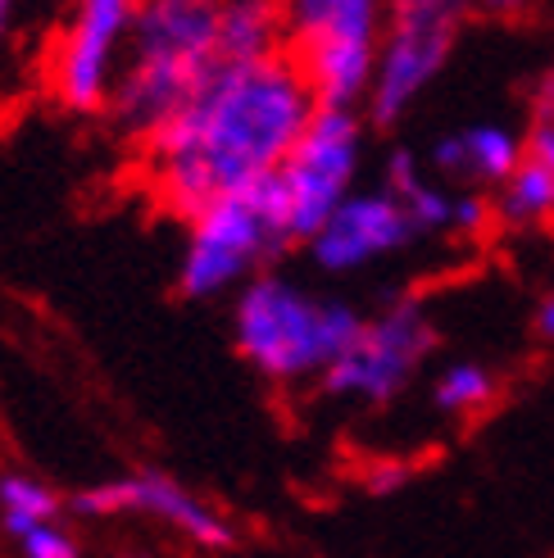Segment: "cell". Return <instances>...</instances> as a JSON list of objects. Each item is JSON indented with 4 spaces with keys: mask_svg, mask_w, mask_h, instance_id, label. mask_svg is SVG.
<instances>
[{
    "mask_svg": "<svg viewBox=\"0 0 554 558\" xmlns=\"http://www.w3.org/2000/svg\"><path fill=\"white\" fill-rule=\"evenodd\" d=\"M359 331L364 318L350 304H318L282 277H260L237 304V345L268 377L327 373Z\"/></svg>",
    "mask_w": 554,
    "mask_h": 558,
    "instance_id": "cell-3",
    "label": "cell"
},
{
    "mask_svg": "<svg viewBox=\"0 0 554 558\" xmlns=\"http://www.w3.org/2000/svg\"><path fill=\"white\" fill-rule=\"evenodd\" d=\"M277 37H282V14L273 5H228L224 10V37H218V54L228 64H260L273 60Z\"/></svg>",
    "mask_w": 554,
    "mask_h": 558,
    "instance_id": "cell-13",
    "label": "cell"
},
{
    "mask_svg": "<svg viewBox=\"0 0 554 558\" xmlns=\"http://www.w3.org/2000/svg\"><path fill=\"white\" fill-rule=\"evenodd\" d=\"M314 114L318 100L287 50L260 64L218 60L191 105L146 146L164 201L201 222L214 201L282 169Z\"/></svg>",
    "mask_w": 554,
    "mask_h": 558,
    "instance_id": "cell-1",
    "label": "cell"
},
{
    "mask_svg": "<svg viewBox=\"0 0 554 558\" xmlns=\"http://www.w3.org/2000/svg\"><path fill=\"white\" fill-rule=\"evenodd\" d=\"M495 214L505 222H518V228H528V222H550L554 218V173L532 159H522L518 173L505 182L501 201H495Z\"/></svg>",
    "mask_w": 554,
    "mask_h": 558,
    "instance_id": "cell-14",
    "label": "cell"
},
{
    "mask_svg": "<svg viewBox=\"0 0 554 558\" xmlns=\"http://www.w3.org/2000/svg\"><path fill=\"white\" fill-rule=\"evenodd\" d=\"M491 396H495V373L482 364H450L436 377V390H432L436 409H446V413H478L491 404Z\"/></svg>",
    "mask_w": 554,
    "mask_h": 558,
    "instance_id": "cell-16",
    "label": "cell"
},
{
    "mask_svg": "<svg viewBox=\"0 0 554 558\" xmlns=\"http://www.w3.org/2000/svg\"><path fill=\"white\" fill-rule=\"evenodd\" d=\"M405 477H409V468H405V463H377V468L369 472V490L386 495V490H396Z\"/></svg>",
    "mask_w": 554,
    "mask_h": 558,
    "instance_id": "cell-21",
    "label": "cell"
},
{
    "mask_svg": "<svg viewBox=\"0 0 554 558\" xmlns=\"http://www.w3.org/2000/svg\"><path fill=\"white\" fill-rule=\"evenodd\" d=\"M537 119H554V64L537 82Z\"/></svg>",
    "mask_w": 554,
    "mask_h": 558,
    "instance_id": "cell-23",
    "label": "cell"
},
{
    "mask_svg": "<svg viewBox=\"0 0 554 558\" xmlns=\"http://www.w3.org/2000/svg\"><path fill=\"white\" fill-rule=\"evenodd\" d=\"M522 159H532V163H541V169L554 173V119H537V123H532Z\"/></svg>",
    "mask_w": 554,
    "mask_h": 558,
    "instance_id": "cell-20",
    "label": "cell"
},
{
    "mask_svg": "<svg viewBox=\"0 0 554 558\" xmlns=\"http://www.w3.org/2000/svg\"><path fill=\"white\" fill-rule=\"evenodd\" d=\"M532 327H537V337H541L545 345H554V287L541 295L537 314H532Z\"/></svg>",
    "mask_w": 554,
    "mask_h": 558,
    "instance_id": "cell-22",
    "label": "cell"
},
{
    "mask_svg": "<svg viewBox=\"0 0 554 558\" xmlns=\"http://www.w3.org/2000/svg\"><path fill=\"white\" fill-rule=\"evenodd\" d=\"M287 245L291 241L268 228V218L251 201V191L224 195V201L209 205V214L196 222V232H191V250H186L178 287L186 300H205L214 291H224L232 277H241L251 264L277 259Z\"/></svg>",
    "mask_w": 554,
    "mask_h": 558,
    "instance_id": "cell-8",
    "label": "cell"
},
{
    "mask_svg": "<svg viewBox=\"0 0 554 558\" xmlns=\"http://www.w3.org/2000/svg\"><path fill=\"white\" fill-rule=\"evenodd\" d=\"M413 232L409 209L396 201L392 191H373V195H350V201L327 218V228L310 241L314 259L327 272H350L359 264H369L377 255H392L400 250Z\"/></svg>",
    "mask_w": 554,
    "mask_h": 558,
    "instance_id": "cell-10",
    "label": "cell"
},
{
    "mask_svg": "<svg viewBox=\"0 0 554 558\" xmlns=\"http://www.w3.org/2000/svg\"><path fill=\"white\" fill-rule=\"evenodd\" d=\"M224 10L196 0H159L132 19V64L109 96L119 136L155 142L218 69Z\"/></svg>",
    "mask_w": 554,
    "mask_h": 558,
    "instance_id": "cell-2",
    "label": "cell"
},
{
    "mask_svg": "<svg viewBox=\"0 0 554 558\" xmlns=\"http://www.w3.org/2000/svg\"><path fill=\"white\" fill-rule=\"evenodd\" d=\"M354 169H359V119L350 109H318L282 163L296 241H314L327 228V218L350 201L346 191L354 182Z\"/></svg>",
    "mask_w": 554,
    "mask_h": 558,
    "instance_id": "cell-6",
    "label": "cell"
},
{
    "mask_svg": "<svg viewBox=\"0 0 554 558\" xmlns=\"http://www.w3.org/2000/svg\"><path fill=\"white\" fill-rule=\"evenodd\" d=\"M5 23H10V5L0 0V37H5Z\"/></svg>",
    "mask_w": 554,
    "mask_h": 558,
    "instance_id": "cell-24",
    "label": "cell"
},
{
    "mask_svg": "<svg viewBox=\"0 0 554 558\" xmlns=\"http://www.w3.org/2000/svg\"><path fill=\"white\" fill-rule=\"evenodd\" d=\"M0 505H5V532L23 541L55 518L60 499H55L46 486L27 482V477H0Z\"/></svg>",
    "mask_w": 554,
    "mask_h": 558,
    "instance_id": "cell-15",
    "label": "cell"
},
{
    "mask_svg": "<svg viewBox=\"0 0 554 558\" xmlns=\"http://www.w3.org/2000/svg\"><path fill=\"white\" fill-rule=\"evenodd\" d=\"M495 218L486 195H455V228L459 232H486V222Z\"/></svg>",
    "mask_w": 554,
    "mask_h": 558,
    "instance_id": "cell-19",
    "label": "cell"
},
{
    "mask_svg": "<svg viewBox=\"0 0 554 558\" xmlns=\"http://www.w3.org/2000/svg\"><path fill=\"white\" fill-rule=\"evenodd\" d=\"M23 558H77V545L55 526H37L33 536H23Z\"/></svg>",
    "mask_w": 554,
    "mask_h": 558,
    "instance_id": "cell-18",
    "label": "cell"
},
{
    "mask_svg": "<svg viewBox=\"0 0 554 558\" xmlns=\"http://www.w3.org/2000/svg\"><path fill=\"white\" fill-rule=\"evenodd\" d=\"M73 513L82 518H109V513H128V509H142L155 513L164 522L182 526L191 541H201L209 549H228L232 545V526L224 518H214L201 499H191L178 482L159 477V472H142V477H123V482H109V486H92V490H77L73 499Z\"/></svg>",
    "mask_w": 554,
    "mask_h": 558,
    "instance_id": "cell-9",
    "label": "cell"
},
{
    "mask_svg": "<svg viewBox=\"0 0 554 558\" xmlns=\"http://www.w3.org/2000/svg\"><path fill=\"white\" fill-rule=\"evenodd\" d=\"M522 146L518 136L501 123H482L455 136H441L432 146V163L441 173H463V178H482V182H509L522 163Z\"/></svg>",
    "mask_w": 554,
    "mask_h": 558,
    "instance_id": "cell-12",
    "label": "cell"
},
{
    "mask_svg": "<svg viewBox=\"0 0 554 558\" xmlns=\"http://www.w3.org/2000/svg\"><path fill=\"white\" fill-rule=\"evenodd\" d=\"M432 341L436 331L427 314L413 300H400L382 318L364 323L359 341L323 373V390L327 396H359L369 404H386L405 390L413 368L427 359Z\"/></svg>",
    "mask_w": 554,
    "mask_h": 558,
    "instance_id": "cell-7",
    "label": "cell"
},
{
    "mask_svg": "<svg viewBox=\"0 0 554 558\" xmlns=\"http://www.w3.org/2000/svg\"><path fill=\"white\" fill-rule=\"evenodd\" d=\"M377 5L304 0L287 14V60L310 82L318 109H350L377 77Z\"/></svg>",
    "mask_w": 554,
    "mask_h": 558,
    "instance_id": "cell-4",
    "label": "cell"
},
{
    "mask_svg": "<svg viewBox=\"0 0 554 558\" xmlns=\"http://www.w3.org/2000/svg\"><path fill=\"white\" fill-rule=\"evenodd\" d=\"M132 5L123 0H87V5L77 10L69 37L60 46V100L69 109H82V114H92V109L105 105V73H109V54H115V41L119 33L132 23Z\"/></svg>",
    "mask_w": 554,
    "mask_h": 558,
    "instance_id": "cell-11",
    "label": "cell"
},
{
    "mask_svg": "<svg viewBox=\"0 0 554 558\" xmlns=\"http://www.w3.org/2000/svg\"><path fill=\"white\" fill-rule=\"evenodd\" d=\"M400 205L409 209V218H413V228H419V232H441V228H455V195L436 191V186H427V182L413 186Z\"/></svg>",
    "mask_w": 554,
    "mask_h": 558,
    "instance_id": "cell-17",
    "label": "cell"
},
{
    "mask_svg": "<svg viewBox=\"0 0 554 558\" xmlns=\"http://www.w3.org/2000/svg\"><path fill=\"white\" fill-rule=\"evenodd\" d=\"M459 37V10L441 0H405L392 10V23L382 33L377 77L369 92L373 123H396L419 92L446 69Z\"/></svg>",
    "mask_w": 554,
    "mask_h": 558,
    "instance_id": "cell-5",
    "label": "cell"
}]
</instances>
